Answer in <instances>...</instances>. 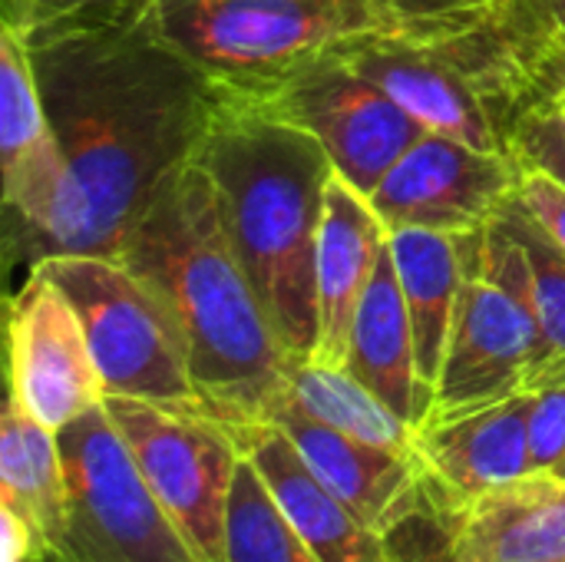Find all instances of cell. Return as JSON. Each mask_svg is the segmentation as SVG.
Returning <instances> with one entry per match:
<instances>
[{
    "instance_id": "6da1fadb",
    "label": "cell",
    "mask_w": 565,
    "mask_h": 562,
    "mask_svg": "<svg viewBox=\"0 0 565 562\" xmlns=\"http://www.w3.org/2000/svg\"><path fill=\"white\" fill-rule=\"evenodd\" d=\"M26 50L66 162V192L26 268L46 255H116L162 182L202 152L225 93L149 13Z\"/></svg>"
},
{
    "instance_id": "7a4b0ae2",
    "label": "cell",
    "mask_w": 565,
    "mask_h": 562,
    "mask_svg": "<svg viewBox=\"0 0 565 562\" xmlns=\"http://www.w3.org/2000/svg\"><path fill=\"white\" fill-rule=\"evenodd\" d=\"M116 258L172 308L199 404L228 427L271 421L295 361L238 258L215 179L199 156L162 182Z\"/></svg>"
},
{
    "instance_id": "3957f363",
    "label": "cell",
    "mask_w": 565,
    "mask_h": 562,
    "mask_svg": "<svg viewBox=\"0 0 565 562\" xmlns=\"http://www.w3.org/2000/svg\"><path fill=\"white\" fill-rule=\"evenodd\" d=\"M271 325L291 361H311L318 344L315 258L324 192L334 162L301 126L258 99L222 96L199 152Z\"/></svg>"
},
{
    "instance_id": "277c9868",
    "label": "cell",
    "mask_w": 565,
    "mask_h": 562,
    "mask_svg": "<svg viewBox=\"0 0 565 562\" xmlns=\"http://www.w3.org/2000/svg\"><path fill=\"white\" fill-rule=\"evenodd\" d=\"M338 56L430 132L510 156L516 119L540 86L543 26L526 0L407 13Z\"/></svg>"
},
{
    "instance_id": "5b68a950",
    "label": "cell",
    "mask_w": 565,
    "mask_h": 562,
    "mask_svg": "<svg viewBox=\"0 0 565 562\" xmlns=\"http://www.w3.org/2000/svg\"><path fill=\"white\" fill-rule=\"evenodd\" d=\"M156 30L225 96H262L295 70L397 26L401 0H149Z\"/></svg>"
},
{
    "instance_id": "8992f818",
    "label": "cell",
    "mask_w": 565,
    "mask_h": 562,
    "mask_svg": "<svg viewBox=\"0 0 565 562\" xmlns=\"http://www.w3.org/2000/svg\"><path fill=\"white\" fill-rule=\"evenodd\" d=\"M543 361L530 262L507 219L497 215L470 235L467 278L424 424L533 394Z\"/></svg>"
},
{
    "instance_id": "52a82bcc",
    "label": "cell",
    "mask_w": 565,
    "mask_h": 562,
    "mask_svg": "<svg viewBox=\"0 0 565 562\" xmlns=\"http://www.w3.org/2000/svg\"><path fill=\"white\" fill-rule=\"evenodd\" d=\"M43 272L79 311L106 397L199 404L185 335L166 298L116 255H46Z\"/></svg>"
},
{
    "instance_id": "ba28073f",
    "label": "cell",
    "mask_w": 565,
    "mask_h": 562,
    "mask_svg": "<svg viewBox=\"0 0 565 562\" xmlns=\"http://www.w3.org/2000/svg\"><path fill=\"white\" fill-rule=\"evenodd\" d=\"M56 437L70 490V523L56 562H202L149 490L103 404Z\"/></svg>"
},
{
    "instance_id": "9c48e42d",
    "label": "cell",
    "mask_w": 565,
    "mask_h": 562,
    "mask_svg": "<svg viewBox=\"0 0 565 562\" xmlns=\"http://www.w3.org/2000/svg\"><path fill=\"white\" fill-rule=\"evenodd\" d=\"M103 407L195 556L228 562V500L242 464L235 431L202 404L106 397Z\"/></svg>"
},
{
    "instance_id": "30bf717a",
    "label": "cell",
    "mask_w": 565,
    "mask_h": 562,
    "mask_svg": "<svg viewBox=\"0 0 565 562\" xmlns=\"http://www.w3.org/2000/svg\"><path fill=\"white\" fill-rule=\"evenodd\" d=\"M258 99L281 119L308 129L348 182L361 192H374L387 169L427 132L391 93L358 73L344 56L328 53Z\"/></svg>"
},
{
    "instance_id": "8fae6325",
    "label": "cell",
    "mask_w": 565,
    "mask_h": 562,
    "mask_svg": "<svg viewBox=\"0 0 565 562\" xmlns=\"http://www.w3.org/2000/svg\"><path fill=\"white\" fill-rule=\"evenodd\" d=\"M523 166L444 132H424L377 182L371 202L391 229L480 232L516 195Z\"/></svg>"
},
{
    "instance_id": "7c38bea8",
    "label": "cell",
    "mask_w": 565,
    "mask_h": 562,
    "mask_svg": "<svg viewBox=\"0 0 565 562\" xmlns=\"http://www.w3.org/2000/svg\"><path fill=\"white\" fill-rule=\"evenodd\" d=\"M10 397L50 431H63L106 401L79 311L43 272L10 298Z\"/></svg>"
},
{
    "instance_id": "4fadbf2b",
    "label": "cell",
    "mask_w": 565,
    "mask_h": 562,
    "mask_svg": "<svg viewBox=\"0 0 565 562\" xmlns=\"http://www.w3.org/2000/svg\"><path fill=\"white\" fill-rule=\"evenodd\" d=\"M530 414L533 394H516L510 401L417 427L414 454L430 510L444 533L483 494L533 474Z\"/></svg>"
},
{
    "instance_id": "5bb4252c",
    "label": "cell",
    "mask_w": 565,
    "mask_h": 562,
    "mask_svg": "<svg viewBox=\"0 0 565 562\" xmlns=\"http://www.w3.org/2000/svg\"><path fill=\"white\" fill-rule=\"evenodd\" d=\"M0 185L10 238L26 258L60 209L66 162L43 106L30 50L10 26H0Z\"/></svg>"
},
{
    "instance_id": "9a60e30c",
    "label": "cell",
    "mask_w": 565,
    "mask_h": 562,
    "mask_svg": "<svg viewBox=\"0 0 565 562\" xmlns=\"http://www.w3.org/2000/svg\"><path fill=\"white\" fill-rule=\"evenodd\" d=\"M271 424L288 434L315 477L387 543L417 517H434L414 450H391L341 434L308 417L291 401L271 414Z\"/></svg>"
},
{
    "instance_id": "2e32d148",
    "label": "cell",
    "mask_w": 565,
    "mask_h": 562,
    "mask_svg": "<svg viewBox=\"0 0 565 562\" xmlns=\"http://www.w3.org/2000/svg\"><path fill=\"white\" fill-rule=\"evenodd\" d=\"M384 252H387V225L377 215L371 195L361 192L354 182H348L341 172H334L324 192V215H321L318 258H315L318 344L311 361L344 368L358 305Z\"/></svg>"
},
{
    "instance_id": "e0dca14e",
    "label": "cell",
    "mask_w": 565,
    "mask_h": 562,
    "mask_svg": "<svg viewBox=\"0 0 565 562\" xmlns=\"http://www.w3.org/2000/svg\"><path fill=\"white\" fill-rule=\"evenodd\" d=\"M242 454L255 464L275 503L321 562H397L391 543L374 533L338 494H331L301 460L288 434L265 424L232 427Z\"/></svg>"
},
{
    "instance_id": "ac0fdd59",
    "label": "cell",
    "mask_w": 565,
    "mask_h": 562,
    "mask_svg": "<svg viewBox=\"0 0 565 562\" xmlns=\"http://www.w3.org/2000/svg\"><path fill=\"white\" fill-rule=\"evenodd\" d=\"M440 562H565V480L526 474L470 503L444 533Z\"/></svg>"
},
{
    "instance_id": "d6986e66",
    "label": "cell",
    "mask_w": 565,
    "mask_h": 562,
    "mask_svg": "<svg viewBox=\"0 0 565 562\" xmlns=\"http://www.w3.org/2000/svg\"><path fill=\"white\" fill-rule=\"evenodd\" d=\"M470 235L473 232L454 235V232H430V229H391L387 232L391 258H394L407 315H411V328H414L424 417L430 411L444 354H447V341H450V328L457 318L463 278H467Z\"/></svg>"
},
{
    "instance_id": "ffe728a7",
    "label": "cell",
    "mask_w": 565,
    "mask_h": 562,
    "mask_svg": "<svg viewBox=\"0 0 565 562\" xmlns=\"http://www.w3.org/2000/svg\"><path fill=\"white\" fill-rule=\"evenodd\" d=\"M344 368L371 388L391 411L420 427L424 397L417 381V351L414 328L404 301V288L391 258V245L358 305Z\"/></svg>"
},
{
    "instance_id": "44dd1931",
    "label": "cell",
    "mask_w": 565,
    "mask_h": 562,
    "mask_svg": "<svg viewBox=\"0 0 565 562\" xmlns=\"http://www.w3.org/2000/svg\"><path fill=\"white\" fill-rule=\"evenodd\" d=\"M0 507L13 510L40 540L43 560H56L70 523V490L60 437L30 417L13 397L0 427Z\"/></svg>"
},
{
    "instance_id": "7402d4cb",
    "label": "cell",
    "mask_w": 565,
    "mask_h": 562,
    "mask_svg": "<svg viewBox=\"0 0 565 562\" xmlns=\"http://www.w3.org/2000/svg\"><path fill=\"white\" fill-rule=\"evenodd\" d=\"M308 417L351 434L358 441L391 447V450H414L417 427L391 411L371 388H364L348 368L321 364V361H298L288 378V397Z\"/></svg>"
},
{
    "instance_id": "603a6c76",
    "label": "cell",
    "mask_w": 565,
    "mask_h": 562,
    "mask_svg": "<svg viewBox=\"0 0 565 562\" xmlns=\"http://www.w3.org/2000/svg\"><path fill=\"white\" fill-rule=\"evenodd\" d=\"M228 562H321L242 454L228 500Z\"/></svg>"
},
{
    "instance_id": "cb8c5ba5",
    "label": "cell",
    "mask_w": 565,
    "mask_h": 562,
    "mask_svg": "<svg viewBox=\"0 0 565 562\" xmlns=\"http://www.w3.org/2000/svg\"><path fill=\"white\" fill-rule=\"evenodd\" d=\"M500 215L520 238L530 262V288L546 344V361L536 378V391H546L553 384H565V252L540 232V225L516 202V195L507 202Z\"/></svg>"
},
{
    "instance_id": "d4e9b609",
    "label": "cell",
    "mask_w": 565,
    "mask_h": 562,
    "mask_svg": "<svg viewBox=\"0 0 565 562\" xmlns=\"http://www.w3.org/2000/svg\"><path fill=\"white\" fill-rule=\"evenodd\" d=\"M3 26L20 33L23 43L129 23L149 13V0H0Z\"/></svg>"
},
{
    "instance_id": "484cf974",
    "label": "cell",
    "mask_w": 565,
    "mask_h": 562,
    "mask_svg": "<svg viewBox=\"0 0 565 562\" xmlns=\"http://www.w3.org/2000/svg\"><path fill=\"white\" fill-rule=\"evenodd\" d=\"M510 156L523 169H543L565 182V79L550 66L546 50L540 60V86L516 119Z\"/></svg>"
},
{
    "instance_id": "4316f807",
    "label": "cell",
    "mask_w": 565,
    "mask_h": 562,
    "mask_svg": "<svg viewBox=\"0 0 565 562\" xmlns=\"http://www.w3.org/2000/svg\"><path fill=\"white\" fill-rule=\"evenodd\" d=\"M533 474H553L565 457V384L533 394L530 414Z\"/></svg>"
},
{
    "instance_id": "83f0119b",
    "label": "cell",
    "mask_w": 565,
    "mask_h": 562,
    "mask_svg": "<svg viewBox=\"0 0 565 562\" xmlns=\"http://www.w3.org/2000/svg\"><path fill=\"white\" fill-rule=\"evenodd\" d=\"M516 202L540 225V232L565 252V182L543 169H523Z\"/></svg>"
},
{
    "instance_id": "f1b7e54d",
    "label": "cell",
    "mask_w": 565,
    "mask_h": 562,
    "mask_svg": "<svg viewBox=\"0 0 565 562\" xmlns=\"http://www.w3.org/2000/svg\"><path fill=\"white\" fill-rule=\"evenodd\" d=\"M0 553H3V562L43 560V550L33 530L7 507H0Z\"/></svg>"
},
{
    "instance_id": "f546056e",
    "label": "cell",
    "mask_w": 565,
    "mask_h": 562,
    "mask_svg": "<svg viewBox=\"0 0 565 562\" xmlns=\"http://www.w3.org/2000/svg\"><path fill=\"white\" fill-rule=\"evenodd\" d=\"M407 13H447V10H473V7H493L503 0H401Z\"/></svg>"
},
{
    "instance_id": "4dcf8cb0",
    "label": "cell",
    "mask_w": 565,
    "mask_h": 562,
    "mask_svg": "<svg viewBox=\"0 0 565 562\" xmlns=\"http://www.w3.org/2000/svg\"><path fill=\"white\" fill-rule=\"evenodd\" d=\"M526 3L559 40H565V0H526Z\"/></svg>"
},
{
    "instance_id": "1f68e13d",
    "label": "cell",
    "mask_w": 565,
    "mask_h": 562,
    "mask_svg": "<svg viewBox=\"0 0 565 562\" xmlns=\"http://www.w3.org/2000/svg\"><path fill=\"white\" fill-rule=\"evenodd\" d=\"M543 23V20H540ZM543 43H546V53H550V60L556 63V70H563L565 73V40H559L546 23H543Z\"/></svg>"
},
{
    "instance_id": "d6a6232c",
    "label": "cell",
    "mask_w": 565,
    "mask_h": 562,
    "mask_svg": "<svg viewBox=\"0 0 565 562\" xmlns=\"http://www.w3.org/2000/svg\"><path fill=\"white\" fill-rule=\"evenodd\" d=\"M553 474H556V477H563V480H565V457H563V464H559V467H556Z\"/></svg>"
},
{
    "instance_id": "836d02e7",
    "label": "cell",
    "mask_w": 565,
    "mask_h": 562,
    "mask_svg": "<svg viewBox=\"0 0 565 562\" xmlns=\"http://www.w3.org/2000/svg\"><path fill=\"white\" fill-rule=\"evenodd\" d=\"M543 50H546V43H543ZM546 60H550V53H546ZM550 66H553V70H556V63H553V60H550ZM556 73H559V76H563V79H565V73H563V70H556Z\"/></svg>"
}]
</instances>
